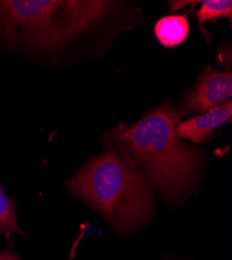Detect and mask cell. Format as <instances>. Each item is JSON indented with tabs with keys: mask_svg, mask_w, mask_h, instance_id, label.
<instances>
[{
	"mask_svg": "<svg viewBox=\"0 0 232 260\" xmlns=\"http://www.w3.org/2000/svg\"><path fill=\"white\" fill-rule=\"evenodd\" d=\"M0 233L11 235L12 233H21L16 214V206L12 198L8 197L3 185L0 184Z\"/></svg>",
	"mask_w": 232,
	"mask_h": 260,
	"instance_id": "cell-8",
	"label": "cell"
},
{
	"mask_svg": "<svg viewBox=\"0 0 232 260\" xmlns=\"http://www.w3.org/2000/svg\"><path fill=\"white\" fill-rule=\"evenodd\" d=\"M180 114L165 101L134 125L120 124L108 139L128 162L168 199L184 193L197 177L200 150L176 135Z\"/></svg>",
	"mask_w": 232,
	"mask_h": 260,
	"instance_id": "cell-1",
	"label": "cell"
},
{
	"mask_svg": "<svg viewBox=\"0 0 232 260\" xmlns=\"http://www.w3.org/2000/svg\"><path fill=\"white\" fill-rule=\"evenodd\" d=\"M0 260H19V257L13 251L0 252Z\"/></svg>",
	"mask_w": 232,
	"mask_h": 260,
	"instance_id": "cell-9",
	"label": "cell"
},
{
	"mask_svg": "<svg viewBox=\"0 0 232 260\" xmlns=\"http://www.w3.org/2000/svg\"><path fill=\"white\" fill-rule=\"evenodd\" d=\"M66 186L119 231L138 228L153 212L148 182L114 149L87 161Z\"/></svg>",
	"mask_w": 232,
	"mask_h": 260,
	"instance_id": "cell-2",
	"label": "cell"
},
{
	"mask_svg": "<svg viewBox=\"0 0 232 260\" xmlns=\"http://www.w3.org/2000/svg\"><path fill=\"white\" fill-rule=\"evenodd\" d=\"M232 95L231 71L220 72L206 68L201 73L195 88L182 99V115L207 113L226 102Z\"/></svg>",
	"mask_w": 232,
	"mask_h": 260,
	"instance_id": "cell-4",
	"label": "cell"
},
{
	"mask_svg": "<svg viewBox=\"0 0 232 260\" xmlns=\"http://www.w3.org/2000/svg\"><path fill=\"white\" fill-rule=\"evenodd\" d=\"M120 3L94 0H2L0 38L54 50L114 13Z\"/></svg>",
	"mask_w": 232,
	"mask_h": 260,
	"instance_id": "cell-3",
	"label": "cell"
},
{
	"mask_svg": "<svg viewBox=\"0 0 232 260\" xmlns=\"http://www.w3.org/2000/svg\"><path fill=\"white\" fill-rule=\"evenodd\" d=\"M201 9L196 13V18L200 29L208 38L207 32L204 29L205 22H216L220 18L232 19V3L230 0H204L201 3Z\"/></svg>",
	"mask_w": 232,
	"mask_h": 260,
	"instance_id": "cell-7",
	"label": "cell"
},
{
	"mask_svg": "<svg viewBox=\"0 0 232 260\" xmlns=\"http://www.w3.org/2000/svg\"><path fill=\"white\" fill-rule=\"evenodd\" d=\"M154 34L163 47H176L182 44L189 34L186 15H170L160 18L154 25Z\"/></svg>",
	"mask_w": 232,
	"mask_h": 260,
	"instance_id": "cell-6",
	"label": "cell"
},
{
	"mask_svg": "<svg viewBox=\"0 0 232 260\" xmlns=\"http://www.w3.org/2000/svg\"><path fill=\"white\" fill-rule=\"evenodd\" d=\"M232 116V102L220 105L202 116L180 122L176 126V135L194 143H203L218 127L226 123Z\"/></svg>",
	"mask_w": 232,
	"mask_h": 260,
	"instance_id": "cell-5",
	"label": "cell"
}]
</instances>
